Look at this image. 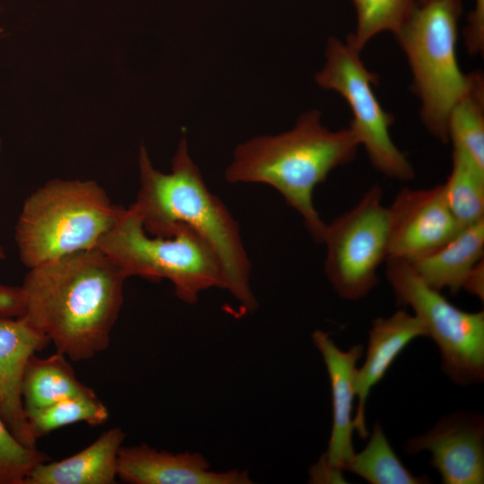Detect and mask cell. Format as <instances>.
Returning <instances> with one entry per match:
<instances>
[{"label":"cell","mask_w":484,"mask_h":484,"mask_svg":"<svg viewBox=\"0 0 484 484\" xmlns=\"http://www.w3.org/2000/svg\"><path fill=\"white\" fill-rule=\"evenodd\" d=\"M428 337L423 323L405 310L387 318H376L369 330L368 346L363 366L357 369L355 393L359 400L353 422L361 438H367L365 408L369 392L382 380L393 362L415 338Z\"/></svg>","instance_id":"cell-15"},{"label":"cell","mask_w":484,"mask_h":484,"mask_svg":"<svg viewBox=\"0 0 484 484\" xmlns=\"http://www.w3.org/2000/svg\"><path fill=\"white\" fill-rule=\"evenodd\" d=\"M341 472L342 471L331 466L322 455L318 462L309 469V482L342 483L345 481Z\"/></svg>","instance_id":"cell-27"},{"label":"cell","mask_w":484,"mask_h":484,"mask_svg":"<svg viewBox=\"0 0 484 484\" xmlns=\"http://www.w3.org/2000/svg\"><path fill=\"white\" fill-rule=\"evenodd\" d=\"M442 186L448 207L462 227L484 219V169L462 150L453 147L451 172Z\"/></svg>","instance_id":"cell-19"},{"label":"cell","mask_w":484,"mask_h":484,"mask_svg":"<svg viewBox=\"0 0 484 484\" xmlns=\"http://www.w3.org/2000/svg\"><path fill=\"white\" fill-rule=\"evenodd\" d=\"M123 209L96 181H48L25 199L17 220L22 263L30 269L97 247Z\"/></svg>","instance_id":"cell-4"},{"label":"cell","mask_w":484,"mask_h":484,"mask_svg":"<svg viewBox=\"0 0 484 484\" xmlns=\"http://www.w3.org/2000/svg\"><path fill=\"white\" fill-rule=\"evenodd\" d=\"M388 209V258L411 262L442 246L463 228L447 205L442 184L426 189L403 187Z\"/></svg>","instance_id":"cell-10"},{"label":"cell","mask_w":484,"mask_h":484,"mask_svg":"<svg viewBox=\"0 0 484 484\" xmlns=\"http://www.w3.org/2000/svg\"><path fill=\"white\" fill-rule=\"evenodd\" d=\"M462 11V0L417 3L394 34L411 67L423 125L442 143H448L450 112L471 81L456 54Z\"/></svg>","instance_id":"cell-5"},{"label":"cell","mask_w":484,"mask_h":484,"mask_svg":"<svg viewBox=\"0 0 484 484\" xmlns=\"http://www.w3.org/2000/svg\"><path fill=\"white\" fill-rule=\"evenodd\" d=\"M26 414L36 439L67 425L86 422L98 426L108 418V408L96 394L68 398Z\"/></svg>","instance_id":"cell-22"},{"label":"cell","mask_w":484,"mask_h":484,"mask_svg":"<svg viewBox=\"0 0 484 484\" xmlns=\"http://www.w3.org/2000/svg\"><path fill=\"white\" fill-rule=\"evenodd\" d=\"M46 461V454L14 436L0 415V484H24L32 469Z\"/></svg>","instance_id":"cell-24"},{"label":"cell","mask_w":484,"mask_h":484,"mask_svg":"<svg viewBox=\"0 0 484 484\" xmlns=\"http://www.w3.org/2000/svg\"><path fill=\"white\" fill-rule=\"evenodd\" d=\"M23 311V298L21 287L0 284V314L19 317Z\"/></svg>","instance_id":"cell-26"},{"label":"cell","mask_w":484,"mask_h":484,"mask_svg":"<svg viewBox=\"0 0 484 484\" xmlns=\"http://www.w3.org/2000/svg\"><path fill=\"white\" fill-rule=\"evenodd\" d=\"M465 48L471 55L482 53L484 48V0H474L463 30Z\"/></svg>","instance_id":"cell-25"},{"label":"cell","mask_w":484,"mask_h":484,"mask_svg":"<svg viewBox=\"0 0 484 484\" xmlns=\"http://www.w3.org/2000/svg\"><path fill=\"white\" fill-rule=\"evenodd\" d=\"M140 187L131 206L144 230L152 236L171 237L180 225L191 229L210 247L221 272V289L242 307L254 311L258 301L251 287L252 264L238 221L222 200L212 193L189 154L183 136L171 160V170L156 169L147 149L138 153Z\"/></svg>","instance_id":"cell-2"},{"label":"cell","mask_w":484,"mask_h":484,"mask_svg":"<svg viewBox=\"0 0 484 484\" xmlns=\"http://www.w3.org/2000/svg\"><path fill=\"white\" fill-rule=\"evenodd\" d=\"M372 484H425L427 476H415L404 467L392 449L381 425L376 422L366 447L343 466Z\"/></svg>","instance_id":"cell-21"},{"label":"cell","mask_w":484,"mask_h":484,"mask_svg":"<svg viewBox=\"0 0 484 484\" xmlns=\"http://www.w3.org/2000/svg\"><path fill=\"white\" fill-rule=\"evenodd\" d=\"M66 359L57 351L47 358H38L35 354L30 357L22 386L26 412L68 398L96 394L79 381Z\"/></svg>","instance_id":"cell-18"},{"label":"cell","mask_w":484,"mask_h":484,"mask_svg":"<svg viewBox=\"0 0 484 484\" xmlns=\"http://www.w3.org/2000/svg\"><path fill=\"white\" fill-rule=\"evenodd\" d=\"M385 274L397 299L414 311L428 337L437 344L444 372L456 384L484 379V312L470 313L454 306L428 285L407 261L388 258Z\"/></svg>","instance_id":"cell-7"},{"label":"cell","mask_w":484,"mask_h":484,"mask_svg":"<svg viewBox=\"0 0 484 484\" xmlns=\"http://www.w3.org/2000/svg\"><path fill=\"white\" fill-rule=\"evenodd\" d=\"M126 279L98 247L30 268L21 317L67 359H91L109 345Z\"/></svg>","instance_id":"cell-1"},{"label":"cell","mask_w":484,"mask_h":484,"mask_svg":"<svg viewBox=\"0 0 484 484\" xmlns=\"http://www.w3.org/2000/svg\"><path fill=\"white\" fill-rule=\"evenodd\" d=\"M313 109L299 116L289 131L261 135L238 144L225 170L229 184H264L273 187L302 218L316 243H322L326 223L316 211L313 194L334 169L351 162L359 143L346 128L332 131Z\"/></svg>","instance_id":"cell-3"},{"label":"cell","mask_w":484,"mask_h":484,"mask_svg":"<svg viewBox=\"0 0 484 484\" xmlns=\"http://www.w3.org/2000/svg\"><path fill=\"white\" fill-rule=\"evenodd\" d=\"M357 14L355 31L346 41L359 51L376 35L395 34L417 4V0H350Z\"/></svg>","instance_id":"cell-23"},{"label":"cell","mask_w":484,"mask_h":484,"mask_svg":"<svg viewBox=\"0 0 484 484\" xmlns=\"http://www.w3.org/2000/svg\"><path fill=\"white\" fill-rule=\"evenodd\" d=\"M359 53L347 41L331 37L326 44L324 65L315 75V81L346 100L352 113L349 127L374 169L392 179L410 181L415 176L414 169L390 134L393 116L383 108L374 92L378 76L365 66Z\"/></svg>","instance_id":"cell-8"},{"label":"cell","mask_w":484,"mask_h":484,"mask_svg":"<svg viewBox=\"0 0 484 484\" xmlns=\"http://www.w3.org/2000/svg\"><path fill=\"white\" fill-rule=\"evenodd\" d=\"M117 477L131 484H251L246 470H211L199 452L173 453L146 444L122 446L117 457Z\"/></svg>","instance_id":"cell-12"},{"label":"cell","mask_w":484,"mask_h":484,"mask_svg":"<svg viewBox=\"0 0 484 484\" xmlns=\"http://www.w3.org/2000/svg\"><path fill=\"white\" fill-rule=\"evenodd\" d=\"M312 341L324 361L333 399V428L328 449L323 456L331 466L343 471V466L355 453L352 433L355 429L353 402L356 396V364L364 350L361 344H357L343 351L334 344L329 333L321 330L313 333Z\"/></svg>","instance_id":"cell-14"},{"label":"cell","mask_w":484,"mask_h":484,"mask_svg":"<svg viewBox=\"0 0 484 484\" xmlns=\"http://www.w3.org/2000/svg\"><path fill=\"white\" fill-rule=\"evenodd\" d=\"M48 343V339L22 317L0 314V415L13 435L30 448H37V439L23 405V375L30 357Z\"/></svg>","instance_id":"cell-13"},{"label":"cell","mask_w":484,"mask_h":484,"mask_svg":"<svg viewBox=\"0 0 484 484\" xmlns=\"http://www.w3.org/2000/svg\"><path fill=\"white\" fill-rule=\"evenodd\" d=\"M390 215L383 190L372 186L349 211L326 224L324 273L347 300L367 296L377 283V270L388 258Z\"/></svg>","instance_id":"cell-9"},{"label":"cell","mask_w":484,"mask_h":484,"mask_svg":"<svg viewBox=\"0 0 484 484\" xmlns=\"http://www.w3.org/2000/svg\"><path fill=\"white\" fill-rule=\"evenodd\" d=\"M428 1H430V0H417V3H424V2H428Z\"/></svg>","instance_id":"cell-30"},{"label":"cell","mask_w":484,"mask_h":484,"mask_svg":"<svg viewBox=\"0 0 484 484\" xmlns=\"http://www.w3.org/2000/svg\"><path fill=\"white\" fill-rule=\"evenodd\" d=\"M404 451L409 454L430 452V462L445 484H482L483 417L462 411L446 416L427 433L409 439Z\"/></svg>","instance_id":"cell-11"},{"label":"cell","mask_w":484,"mask_h":484,"mask_svg":"<svg viewBox=\"0 0 484 484\" xmlns=\"http://www.w3.org/2000/svg\"><path fill=\"white\" fill-rule=\"evenodd\" d=\"M125 431L112 428L79 453L60 461L36 465L24 484H113Z\"/></svg>","instance_id":"cell-16"},{"label":"cell","mask_w":484,"mask_h":484,"mask_svg":"<svg viewBox=\"0 0 484 484\" xmlns=\"http://www.w3.org/2000/svg\"><path fill=\"white\" fill-rule=\"evenodd\" d=\"M2 148V142L0 140V150ZM5 257L4 251L3 246L0 245V259H4Z\"/></svg>","instance_id":"cell-29"},{"label":"cell","mask_w":484,"mask_h":484,"mask_svg":"<svg viewBox=\"0 0 484 484\" xmlns=\"http://www.w3.org/2000/svg\"><path fill=\"white\" fill-rule=\"evenodd\" d=\"M126 278L138 276L151 281H169L177 297L194 304L199 294L221 289L219 263L203 240L191 229L180 225L171 237L147 233L130 205L123 209L114 226L98 246Z\"/></svg>","instance_id":"cell-6"},{"label":"cell","mask_w":484,"mask_h":484,"mask_svg":"<svg viewBox=\"0 0 484 484\" xmlns=\"http://www.w3.org/2000/svg\"><path fill=\"white\" fill-rule=\"evenodd\" d=\"M483 254L484 219L464 226L442 246L409 263L433 289L457 293Z\"/></svg>","instance_id":"cell-17"},{"label":"cell","mask_w":484,"mask_h":484,"mask_svg":"<svg viewBox=\"0 0 484 484\" xmlns=\"http://www.w3.org/2000/svg\"><path fill=\"white\" fill-rule=\"evenodd\" d=\"M467 292L478 297L480 299L484 298V264L483 259L480 260L470 272L462 287Z\"/></svg>","instance_id":"cell-28"},{"label":"cell","mask_w":484,"mask_h":484,"mask_svg":"<svg viewBox=\"0 0 484 484\" xmlns=\"http://www.w3.org/2000/svg\"><path fill=\"white\" fill-rule=\"evenodd\" d=\"M448 142L484 169V81L471 73L470 85L453 107L447 124Z\"/></svg>","instance_id":"cell-20"}]
</instances>
